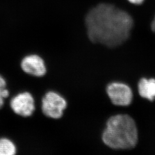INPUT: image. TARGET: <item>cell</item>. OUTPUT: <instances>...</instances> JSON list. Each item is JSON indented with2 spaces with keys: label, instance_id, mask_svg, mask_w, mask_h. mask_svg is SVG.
Returning a JSON list of instances; mask_svg holds the SVG:
<instances>
[{
  "label": "cell",
  "instance_id": "obj_1",
  "mask_svg": "<svg viewBox=\"0 0 155 155\" xmlns=\"http://www.w3.org/2000/svg\"><path fill=\"white\" fill-rule=\"evenodd\" d=\"M133 25L129 12L110 2H102L94 6L84 18L89 41L109 48H115L127 41Z\"/></svg>",
  "mask_w": 155,
  "mask_h": 155
},
{
  "label": "cell",
  "instance_id": "obj_2",
  "mask_svg": "<svg viewBox=\"0 0 155 155\" xmlns=\"http://www.w3.org/2000/svg\"><path fill=\"white\" fill-rule=\"evenodd\" d=\"M102 139L104 144L112 149H133L138 142L136 123L127 114L111 117L107 121Z\"/></svg>",
  "mask_w": 155,
  "mask_h": 155
},
{
  "label": "cell",
  "instance_id": "obj_3",
  "mask_svg": "<svg viewBox=\"0 0 155 155\" xmlns=\"http://www.w3.org/2000/svg\"><path fill=\"white\" fill-rule=\"evenodd\" d=\"M66 100L54 91H49L42 100V111L48 117L54 119L61 118L66 108Z\"/></svg>",
  "mask_w": 155,
  "mask_h": 155
},
{
  "label": "cell",
  "instance_id": "obj_4",
  "mask_svg": "<svg viewBox=\"0 0 155 155\" xmlns=\"http://www.w3.org/2000/svg\"><path fill=\"white\" fill-rule=\"evenodd\" d=\"M106 92L114 105L127 106L131 104L133 100L132 90L124 83H111L107 86Z\"/></svg>",
  "mask_w": 155,
  "mask_h": 155
},
{
  "label": "cell",
  "instance_id": "obj_5",
  "mask_svg": "<svg viewBox=\"0 0 155 155\" xmlns=\"http://www.w3.org/2000/svg\"><path fill=\"white\" fill-rule=\"evenodd\" d=\"M11 106L15 113L22 117L31 116L35 109L33 97L28 92L20 93L13 98Z\"/></svg>",
  "mask_w": 155,
  "mask_h": 155
},
{
  "label": "cell",
  "instance_id": "obj_6",
  "mask_svg": "<svg viewBox=\"0 0 155 155\" xmlns=\"http://www.w3.org/2000/svg\"><path fill=\"white\" fill-rule=\"evenodd\" d=\"M21 67L25 73L38 77L44 76L47 71L43 59L37 55L25 57L21 61Z\"/></svg>",
  "mask_w": 155,
  "mask_h": 155
},
{
  "label": "cell",
  "instance_id": "obj_7",
  "mask_svg": "<svg viewBox=\"0 0 155 155\" xmlns=\"http://www.w3.org/2000/svg\"><path fill=\"white\" fill-rule=\"evenodd\" d=\"M138 89L139 94L141 97L151 101L155 100V79H141L139 82Z\"/></svg>",
  "mask_w": 155,
  "mask_h": 155
},
{
  "label": "cell",
  "instance_id": "obj_8",
  "mask_svg": "<svg viewBox=\"0 0 155 155\" xmlns=\"http://www.w3.org/2000/svg\"><path fill=\"white\" fill-rule=\"evenodd\" d=\"M16 153V146L9 139H0V155H13Z\"/></svg>",
  "mask_w": 155,
  "mask_h": 155
},
{
  "label": "cell",
  "instance_id": "obj_9",
  "mask_svg": "<svg viewBox=\"0 0 155 155\" xmlns=\"http://www.w3.org/2000/svg\"><path fill=\"white\" fill-rule=\"evenodd\" d=\"M6 85V83L5 80L4 78L0 75V94L4 98L9 96V91L5 89Z\"/></svg>",
  "mask_w": 155,
  "mask_h": 155
},
{
  "label": "cell",
  "instance_id": "obj_10",
  "mask_svg": "<svg viewBox=\"0 0 155 155\" xmlns=\"http://www.w3.org/2000/svg\"><path fill=\"white\" fill-rule=\"evenodd\" d=\"M129 3H130L133 5H140L144 1V0H127Z\"/></svg>",
  "mask_w": 155,
  "mask_h": 155
},
{
  "label": "cell",
  "instance_id": "obj_11",
  "mask_svg": "<svg viewBox=\"0 0 155 155\" xmlns=\"http://www.w3.org/2000/svg\"><path fill=\"white\" fill-rule=\"evenodd\" d=\"M4 98L1 95V94H0V109L2 107V106L4 105Z\"/></svg>",
  "mask_w": 155,
  "mask_h": 155
},
{
  "label": "cell",
  "instance_id": "obj_12",
  "mask_svg": "<svg viewBox=\"0 0 155 155\" xmlns=\"http://www.w3.org/2000/svg\"><path fill=\"white\" fill-rule=\"evenodd\" d=\"M151 28H152V31H153L154 32H155V16L154 19H153V21L152 22Z\"/></svg>",
  "mask_w": 155,
  "mask_h": 155
}]
</instances>
